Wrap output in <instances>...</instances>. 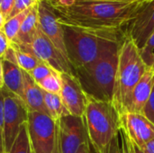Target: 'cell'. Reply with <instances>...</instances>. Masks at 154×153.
Listing matches in <instances>:
<instances>
[{
  "mask_svg": "<svg viewBox=\"0 0 154 153\" xmlns=\"http://www.w3.org/2000/svg\"><path fill=\"white\" fill-rule=\"evenodd\" d=\"M152 0L76 3L63 8L51 6L61 25L97 31L124 32Z\"/></svg>",
  "mask_w": 154,
  "mask_h": 153,
  "instance_id": "obj_1",
  "label": "cell"
},
{
  "mask_svg": "<svg viewBox=\"0 0 154 153\" xmlns=\"http://www.w3.org/2000/svg\"><path fill=\"white\" fill-rule=\"evenodd\" d=\"M69 61L73 71L85 68L107 50L121 45L125 31H97L62 25Z\"/></svg>",
  "mask_w": 154,
  "mask_h": 153,
  "instance_id": "obj_2",
  "label": "cell"
},
{
  "mask_svg": "<svg viewBox=\"0 0 154 153\" xmlns=\"http://www.w3.org/2000/svg\"><path fill=\"white\" fill-rule=\"evenodd\" d=\"M83 120L89 144L95 152H107L111 142L118 135L121 128L120 115L113 103L88 96Z\"/></svg>",
  "mask_w": 154,
  "mask_h": 153,
  "instance_id": "obj_3",
  "label": "cell"
},
{
  "mask_svg": "<svg viewBox=\"0 0 154 153\" xmlns=\"http://www.w3.org/2000/svg\"><path fill=\"white\" fill-rule=\"evenodd\" d=\"M149 69L141 56L140 49L125 32L118 51V63L112 101L119 115L122 113L124 105L133 89Z\"/></svg>",
  "mask_w": 154,
  "mask_h": 153,
  "instance_id": "obj_4",
  "label": "cell"
},
{
  "mask_svg": "<svg viewBox=\"0 0 154 153\" xmlns=\"http://www.w3.org/2000/svg\"><path fill=\"white\" fill-rule=\"evenodd\" d=\"M119 48L107 50L90 65L74 71L88 96L97 100L113 101Z\"/></svg>",
  "mask_w": 154,
  "mask_h": 153,
  "instance_id": "obj_5",
  "label": "cell"
},
{
  "mask_svg": "<svg viewBox=\"0 0 154 153\" xmlns=\"http://www.w3.org/2000/svg\"><path fill=\"white\" fill-rule=\"evenodd\" d=\"M27 127L32 153H60L57 121L46 114L29 111Z\"/></svg>",
  "mask_w": 154,
  "mask_h": 153,
  "instance_id": "obj_6",
  "label": "cell"
},
{
  "mask_svg": "<svg viewBox=\"0 0 154 153\" xmlns=\"http://www.w3.org/2000/svg\"><path fill=\"white\" fill-rule=\"evenodd\" d=\"M4 97V143L5 152L12 148L22 125L28 122L29 110L24 102L7 90L1 89Z\"/></svg>",
  "mask_w": 154,
  "mask_h": 153,
  "instance_id": "obj_7",
  "label": "cell"
},
{
  "mask_svg": "<svg viewBox=\"0 0 154 153\" xmlns=\"http://www.w3.org/2000/svg\"><path fill=\"white\" fill-rule=\"evenodd\" d=\"M12 45L22 50L34 55L41 61L49 65L52 69L59 73H73V69L65 57L59 51V50L52 44L48 37L42 32L39 27L33 40L29 45H18L12 43Z\"/></svg>",
  "mask_w": 154,
  "mask_h": 153,
  "instance_id": "obj_8",
  "label": "cell"
},
{
  "mask_svg": "<svg viewBox=\"0 0 154 153\" xmlns=\"http://www.w3.org/2000/svg\"><path fill=\"white\" fill-rule=\"evenodd\" d=\"M57 124L60 153H77L82 145L89 143L83 117L69 115Z\"/></svg>",
  "mask_w": 154,
  "mask_h": 153,
  "instance_id": "obj_9",
  "label": "cell"
},
{
  "mask_svg": "<svg viewBox=\"0 0 154 153\" xmlns=\"http://www.w3.org/2000/svg\"><path fill=\"white\" fill-rule=\"evenodd\" d=\"M61 90L60 96L69 115L83 117L88 104V96L79 78L73 73H60Z\"/></svg>",
  "mask_w": 154,
  "mask_h": 153,
  "instance_id": "obj_10",
  "label": "cell"
},
{
  "mask_svg": "<svg viewBox=\"0 0 154 153\" xmlns=\"http://www.w3.org/2000/svg\"><path fill=\"white\" fill-rule=\"evenodd\" d=\"M120 126L129 140L139 148L154 139V125L143 114H120Z\"/></svg>",
  "mask_w": 154,
  "mask_h": 153,
  "instance_id": "obj_11",
  "label": "cell"
},
{
  "mask_svg": "<svg viewBox=\"0 0 154 153\" xmlns=\"http://www.w3.org/2000/svg\"><path fill=\"white\" fill-rule=\"evenodd\" d=\"M38 12L39 24L41 30L52 42V44L59 50V51L65 57V59L69 61L64 40L63 27L59 23L55 12L51 7V5L45 1L40 2Z\"/></svg>",
  "mask_w": 154,
  "mask_h": 153,
  "instance_id": "obj_12",
  "label": "cell"
},
{
  "mask_svg": "<svg viewBox=\"0 0 154 153\" xmlns=\"http://www.w3.org/2000/svg\"><path fill=\"white\" fill-rule=\"evenodd\" d=\"M125 32L141 50L154 32V0H152L131 22Z\"/></svg>",
  "mask_w": 154,
  "mask_h": 153,
  "instance_id": "obj_13",
  "label": "cell"
},
{
  "mask_svg": "<svg viewBox=\"0 0 154 153\" xmlns=\"http://www.w3.org/2000/svg\"><path fill=\"white\" fill-rule=\"evenodd\" d=\"M154 88V69L150 68L133 89L125 101L122 113L143 114Z\"/></svg>",
  "mask_w": 154,
  "mask_h": 153,
  "instance_id": "obj_14",
  "label": "cell"
},
{
  "mask_svg": "<svg viewBox=\"0 0 154 153\" xmlns=\"http://www.w3.org/2000/svg\"><path fill=\"white\" fill-rule=\"evenodd\" d=\"M23 101L26 105L29 111L39 112L48 115V111L44 104L43 90L25 71H23Z\"/></svg>",
  "mask_w": 154,
  "mask_h": 153,
  "instance_id": "obj_15",
  "label": "cell"
},
{
  "mask_svg": "<svg viewBox=\"0 0 154 153\" xmlns=\"http://www.w3.org/2000/svg\"><path fill=\"white\" fill-rule=\"evenodd\" d=\"M3 74H4V87L19 96L23 100V70L16 64L7 60H2Z\"/></svg>",
  "mask_w": 154,
  "mask_h": 153,
  "instance_id": "obj_16",
  "label": "cell"
},
{
  "mask_svg": "<svg viewBox=\"0 0 154 153\" xmlns=\"http://www.w3.org/2000/svg\"><path fill=\"white\" fill-rule=\"evenodd\" d=\"M39 4L32 7L30 13L23 21L15 40L12 43L18 45H29L32 43L35 33L40 27L38 12Z\"/></svg>",
  "mask_w": 154,
  "mask_h": 153,
  "instance_id": "obj_17",
  "label": "cell"
},
{
  "mask_svg": "<svg viewBox=\"0 0 154 153\" xmlns=\"http://www.w3.org/2000/svg\"><path fill=\"white\" fill-rule=\"evenodd\" d=\"M44 104L48 111V115L55 121H58L63 116L69 115V113L65 107L60 95L51 94L43 91Z\"/></svg>",
  "mask_w": 154,
  "mask_h": 153,
  "instance_id": "obj_18",
  "label": "cell"
},
{
  "mask_svg": "<svg viewBox=\"0 0 154 153\" xmlns=\"http://www.w3.org/2000/svg\"><path fill=\"white\" fill-rule=\"evenodd\" d=\"M31 9H32V7L29 9H26V10L21 12L20 14L6 20L4 29H3V32H5V34L6 35V37L8 38V40L11 42H13L15 40L20 28H21L24 19L30 13Z\"/></svg>",
  "mask_w": 154,
  "mask_h": 153,
  "instance_id": "obj_19",
  "label": "cell"
},
{
  "mask_svg": "<svg viewBox=\"0 0 154 153\" xmlns=\"http://www.w3.org/2000/svg\"><path fill=\"white\" fill-rule=\"evenodd\" d=\"M7 153H32L28 134L27 123L22 125L19 134L17 135L11 150Z\"/></svg>",
  "mask_w": 154,
  "mask_h": 153,
  "instance_id": "obj_20",
  "label": "cell"
},
{
  "mask_svg": "<svg viewBox=\"0 0 154 153\" xmlns=\"http://www.w3.org/2000/svg\"><path fill=\"white\" fill-rule=\"evenodd\" d=\"M14 50H15V55H16V64L23 71L30 73L32 69H34L40 64L41 60L37 59L34 55L25 52V51H22L16 48H14Z\"/></svg>",
  "mask_w": 154,
  "mask_h": 153,
  "instance_id": "obj_21",
  "label": "cell"
},
{
  "mask_svg": "<svg viewBox=\"0 0 154 153\" xmlns=\"http://www.w3.org/2000/svg\"><path fill=\"white\" fill-rule=\"evenodd\" d=\"M38 86L45 92L60 95L61 90V78L60 73L53 71L50 76L37 83Z\"/></svg>",
  "mask_w": 154,
  "mask_h": 153,
  "instance_id": "obj_22",
  "label": "cell"
},
{
  "mask_svg": "<svg viewBox=\"0 0 154 153\" xmlns=\"http://www.w3.org/2000/svg\"><path fill=\"white\" fill-rule=\"evenodd\" d=\"M141 56L149 68H152L154 63V32L149 37L145 45L140 50Z\"/></svg>",
  "mask_w": 154,
  "mask_h": 153,
  "instance_id": "obj_23",
  "label": "cell"
},
{
  "mask_svg": "<svg viewBox=\"0 0 154 153\" xmlns=\"http://www.w3.org/2000/svg\"><path fill=\"white\" fill-rule=\"evenodd\" d=\"M53 71H55V70L52 69L49 65L41 61L40 64L28 74L31 76V78L36 83H38V82L42 81V79H44L45 78H47L48 76H50Z\"/></svg>",
  "mask_w": 154,
  "mask_h": 153,
  "instance_id": "obj_24",
  "label": "cell"
},
{
  "mask_svg": "<svg viewBox=\"0 0 154 153\" xmlns=\"http://www.w3.org/2000/svg\"><path fill=\"white\" fill-rule=\"evenodd\" d=\"M41 0H14V7L9 14V18L20 14L21 12L26 10V9H29L34 5H36L37 4L40 3Z\"/></svg>",
  "mask_w": 154,
  "mask_h": 153,
  "instance_id": "obj_25",
  "label": "cell"
},
{
  "mask_svg": "<svg viewBox=\"0 0 154 153\" xmlns=\"http://www.w3.org/2000/svg\"><path fill=\"white\" fill-rule=\"evenodd\" d=\"M0 153L5 152L4 143V97L0 90Z\"/></svg>",
  "mask_w": 154,
  "mask_h": 153,
  "instance_id": "obj_26",
  "label": "cell"
},
{
  "mask_svg": "<svg viewBox=\"0 0 154 153\" xmlns=\"http://www.w3.org/2000/svg\"><path fill=\"white\" fill-rule=\"evenodd\" d=\"M143 115H144V116L154 125V88L149 101L143 111Z\"/></svg>",
  "mask_w": 154,
  "mask_h": 153,
  "instance_id": "obj_27",
  "label": "cell"
},
{
  "mask_svg": "<svg viewBox=\"0 0 154 153\" xmlns=\"http://www.w3.org/2000/svg\"><path fill=\"white\" fill-rule=\"evenodd\" d=\"M11 41L8 40L3 31H0V60H3L6 51L11 47Z\"/></svg>",
  "mask_w": 154,
  "mask_h": 153,
  "instance_id": "obj_28",
  "label": "cell"
},
{
  "mask_svg": "<svg viewBox=\"0 0 154 153\" xmlns=\"http://www.w3.org/2000/svg\"><path fill=\"white\" fill-rule=\"evenodd\" d=\"M14 0H0V12L6 18L9 17V14L14 7Z\"/></svg>",
  "mask_w": 154,
  "mask_h": 153,
  "instance_id": "obj_29",
  "label": "cell"
},
{
  "mask_svg": "<svg viewBox=\"0 0 154 153\" xmlns=\"http://www.w3.org/2000/svg\"><path fill=\"white\" fill-rule=\"evenodd\" d=\"M45 2H47L51 6L68 8V7L74 5L77 0H50V1H45Z\"/></svg>",
  "mask_w": 154,
  "mask_h": 153,
  "instance_id": "obj_30",
  "label": "cell"
},
{
  "mask_svg": "<svg viewBox=\"0 0 154 153\" xmlns=\"http://www.w3.org/2000/svg\"><path fill=\"white\" fill-rule=\"evenodd\" d=\"M121 151V145H120V136L119 133L116 137L114 138V140L111 142L110 146L107 150L106 153H120Z\"/></svg>",
  "mask_w": 154,
  "mask_h": 153,
  "instance_id": "obj_31",
  "label": "cell"
},
{
  "mask_svg": "<svg viewBox=\"0 0 154 153\" xmlns=\"http://www.w3.org/2000/svg\"><path fill=\"white\" fill-rule=\"evenodd\" d=\"M145 153H154V139L147 142L143 148H141Z\"/></svg>",
  "mask_w": 154,
  "mask_h": 153,
  "instance_id": "obj_32",
  "label": "cell"
},
{
  "mask_svg": "<svg viewBox=\"0 0 154 153\" xmlns=\"http://www.w3.org/2000/svg\"><path fill=\"white\" fill-rule=\"evenodd\" d=\"M77 153H91V151H90V144L89 143H86V144L82 145Z\"/></svg>",
  "mask_w": 154,
  "mask_h": 153,
  "instance_id": "obj_33",
  "label": "cell"
},
{
  "mask_svg": "<svg viewBox=\"0 0 154 153\" xmlns=\"http://www.w3.org/2000/svg\"><path fill=\"white\" fill-rule=\"evenodd\" d=\"M4 87V74H3V63L0 60V90Z\"/></svg>",
  "mask_w": 154,
  "mask_h": 153,
  "instance_id": "obj_34",
  "label": "cell"
},
{
  "mask_svg": "<svg viewBox=\"0 0 154 153\" xmlns=\"http://www.w3.org/2000/svg\"><path fill=\"white\" fill-rule=\"evenodd\" d=\"M5 22H6V18L4 16L3 14L0 12V31H3Z\"/></svg>",
  "mask_w": 154,
  "mask_h": 153,
  "instance_id": "obj_35",
  "label": "cell"
},
{
  "mask_svg": "<svg viewBox=\"0 0 154 153\" xmlns=\"http://www.w3.org/2000/svg\"><path fill=\"white\" fill-rule=\"evenodd\" d=\"M104 1H116V0H77L76 3H88V2H104Z\"/></svg>",
  "mask_w": 154,
  "mask_h": 153,
  "instance_id": "obj_36",
  "label": "cell"
},
{
  "mask_svg": "<svg viewBox=\"0 0 154 153\" xmlns=\"http://www.w3.org/2000/svg\"><path fill=\"white\" fill-rule=\"evenodd\" d=\"M133 143V142H132ZM133 147H134V153H145L141 148H139L138 146H136L134 143H133Z\"/></svg>",
  "mask_w": 154,
  "mask_h": 153,
  "instance_id": "obj_37",
  "label": "cell"
},
{
  "mask_svg": "<svg viewBox=\"0 0 154 153\" xmlns=\"http://www.w3.org/2000/svg\"><path fill=\"white\" fill-rule=\"evenodd\" d=\"M116 1H133V0H116Z\"/></svg>",
  "mask_w": 154,
  "mask_h": 153,
  "instance_id": "obj_38",
  "label": "cell"
},
{
  "mask_svg": "<svg viewBox=\"0 0 154 153\" xmlns=\"http://www.w3.org/2000/svg\"><path fill=\"white\" fill-rule=\"evenodd\" d=\"M41 1H50V0H41Z\"/></svg>",
  "mask_w": 154,
  "mask_h": 153,
  "instance_id": "obj_39",
  "label": "cell"
},
{
  "mask_svg": "<svg viewBox=\"0 0 154 153\" xmlns=\"http://www.w3.org/2000/svg\"><path fill=\"white\" fill-rule=\"evenodd\" d=\"M152 69H154V63H153V66H152Z\"/></svg>",
  "mask_w": 154,
  "mask_h": 153,
  "instance_id": "obj_40",
  "label": "cell"
}]
</instances>
